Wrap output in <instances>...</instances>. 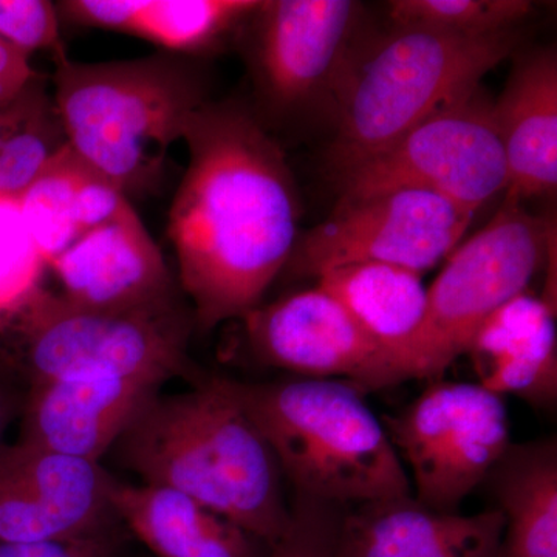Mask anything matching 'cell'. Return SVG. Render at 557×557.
<instances>
[{"mask_svg":"<svg viewBox=\"0 0 557 557\" xmlns=\"http://www.w3.org/2000/svg\"><path fill=\"white\" fill-rule=\"evenodd\" d=\"M182 141L189 163L170 239L194 322L211 332L258 309L298 242L299 196L284 150L251 110L205 102Z\"/></svg>","mask_w":557,"mask_h":557,"instance_id":"cell-1","label":"cell"},{"mask_svg":"<svg viewBox=\"0 0 557 557\" xmlns=\"http://www.w3.org/2000/svg\"><path fill=\"white\" fill-rule=\"evenodd\" d=\"M145 485L178 491L273 547L289 525L284 475L220 376L156 395L112 448Z\"/></svg>","mask_w":557,"mask_h":557,"instance_id":"cell-2","label":"cell"},{"mask_svg":"<svg viewBox=\"0 0 557 557\" xmlns=\"http://www.w3.org/2000/svg\"><path fill=\"white\" fill-rule=\"evenodd\" d=\"M53 98L69 148L129 196L152 193L168 150L208 102L200 69L180 54L83 64L54 54Z\"/></svg>","mask_w":557,"mask_h":557,"instance_id":"cell-3","label":"cell"},{"mask_svg":"<svg viewBox=\"0 0 557 557\" xmlns=\"http://www.w3.org/2000/svg\"><path fill=\"white\" fill-rule=\"evenodd\" d=\"M295 494L347 508L412 496L408 471L364 392L343 380L222 379Z\"/></svg>","mask_w":557,"mask_h":557,"instance_id":"cell-4","label":"cell"},{"mask_svg":"<svg viewBox=\"0 0 557 557\" xmlns=\"http://www.w3.org/2000/svg\"><path fill=\"white\" fill-rule=\"evenodd\" d=\"M522 30L498 35H449L394 27L357 42L333 100L338 132L329 150L333 171L364 160L460 95L515 54Z\"/></svg>","mask_w":557,"mask_h":557,"instance_id":"cell-5","label":"cell"},{"mask_svg":"<svg viewBox=\"0 0 557 557\" xmlns=\"http://www.w3.org/2000/svg\"><path fill=\"white\" fill-rule=\"evenodd\" d=\"M194 314L182 300L156 309L73 306L42 289L0 335L30 384L75 379H171L199 383L188 354Z\"/></svg>","mask_w":557,"mask_h":557,"instance_id":"cell-6","label":"cell"},{"mask_svg":"<svg viewBox=\"0 0 557 557\" xmlns=\"http://www.w3.org/2000/svg\"><path fill=\"white\" fill-rule=\"evenodd\" d=\"M552 220L505 197L491 222L458 245L428 288L423 322L410 343V380H437L467 355L491 314L527 292L555 249Z\"/></svg>","mask_w":557,"mask_h":557,"instance_id":"cell-7","label":"cell"},{"mask_svg":"<svg viewBox=\"0 0 557 557\" xmlns=\"http://www.w3.org/2000/svg\"><path fill=\"white\" fill-rule=\"evenodd\" d=\"M341 199L392 189L431 190L475 215L507 190L508 172L494 101L468 90L386 149L335 172Z\"/></svg>","mask_w":557,"mask_h":557,"instance_id":"cell-8","label":"cell"},{"mask_svg":"<svg viewBox=\"0 0 557 557\" xmlns=\"http://www.w3.org/2000/svg\"><path fill=\"white\" fill-rule=\"evenodd\" d=\"M381 421L410 469L413 498L435 511L458 512L511 443L504 399L474 383L434 381Z\"/></svg>","mask_w":557,"mask_h":557,"instance_id":"cell-9","label":"cell"},{"mask_svg":"<svg viewBox=\"0 0 557 557\" xmlns=\"http://www.w3.org/2000/svg\"><path fill=\"white\" fill-rule=\"evenodd\" d=\"M474 214L423 189L339 199L327 220L300 236L289 273L317 277L348 263L401 267L423 276L460 245Z\"/></svg>","mask_w":557,"mask_h":557,"instance_id":"cell-10","label":"cell"},{"mask_svg":"<svg viewBox=\"0 0 557 557\" xmlns=\"http://www.w3.org/2000/svg\"><path fill=\"white\" fill-rule=\"evenodd\" d=\"M362 5L351 0H260L245 22L260 100L276 115L325 104L358 42Z\"/></svg>","mask_w":557,"mask_h":557,"instance_id":"cell-11","label":"cell"},{"mask_svg":"<svg viewBox=\"0 0 557 557\" xmlns=\"http://www.w3.org/2000/svg\"><path fill=\"white\" fill-rule=\"evenodd\" d=\"M242 321L251 354L271 368L343 379L364 394L410 380L398 359L318 285L260 304Z\"/></svg>","mask_w":557,"mask_h":557,"instance_id":"cell-12","label":"cell"},{"mask_svg":"<svg viewBox=\"0 0 557 557\" xmlns=\"http://www.w3.org/2000/svg\"><path fill=\"white\" fill-rule=\"evenodd\" d=\"M115 478L97 461L16 442L0 448V544L94 533L120 522Z\"/></svg>","mask_w":557,"mask_h":557,"instance_id":"cell-13","label":"cell"},{"mask_svg":"<svg viewBox=\"0 0 557 557\" xmlns=\"http://www.w3.org/2000/svg\"><path fill=\"white\" fill-rule=\"evenodd\" d=\"M49 269L62 298L83 309L146 310L180 300L159 245L132 207L84 234Z\"/></svg>","mask_w":557,"mask_h":557,"instance_id":"cell-14","label":"cell"},{"mask_svg":"<svg viewBox=\"0 0 557 557\" xmlns=\"http://www.w3.org/2000/svg\"><path fill=\"white\" fill-rule=\"evenodd\" d=\"M161 387L157 381L129 379L30 384L17 442L101 463Z\"/></svg>","mask_w":557,"mask_h":557,"instance_id":"cell-15","label":"cell"},{"mask_svg":"<svg viewBox=\"0 0 557 557\" xmlns=\"http://www.w3.org/2000/svg\"><path fill=\"white\" fill-rule=\"evenodd\" d=\"M505 519L435 511L413 496L343 508L335 557H497Z\"/></svg>","mask_w":557,"mask_h":557,"instance_id":"cell-16","label":"cell"},{"mask_svg":"<svg viewBox=\"0 0 557 557\" xmlns=\"http://www.w3.org/2000/svg\"><path fill=\"white\" fill-rule=\"evenodd\" d=\"M480 386L541 410L557 401L556 309L522 295L486 319L467 351Z\"/></svg>","mask_w":557,"mask_h":557,"instance_id":"cell-17","label":"cell"},{"mask_svg":"<svg viewBox=\"0 0 557 557\" xmlns=\"http://www.w3.org/2000/svg\"><path fill=\"white\" fill-rule=\"evenodd\" d=\"M507 161V196L523 201L557 188V54L552 47L519 54L494 101Z\"/></svg>","mask_w":557,"mask_h":557,"instance_id":"cell-18","label":"cell"},{"mask_svg":"<svg viewBox=\"0 0 557 557\" xmlns=\"http://www.w3.org/2000/svg\"><path fill=\"white\" fill-rule=\"evenodd\" d=\"M260 0H65L62 20L79 27L124 33L164 53L194 57L240 32Z\"/></svg>","mask_w":557,"mask_h":557,"instance_id":"cell-19","label":"cell"},{"mask_svg":"<svg viewBox=\"0 0 557 557\" xmlns=\"http://www.w3.org/2000/svg\"><path fill=\"white\" fill-rule=\"evenodd\" d=\"M113 509L157 557H269L270 545L170 487L113 480Z\"/></svg>","mask_w":557,"mask_h":557,"instance_id":"cell-20","label":"cell"},{"mask_svg":"<svg viewBox=\"0 0 557 557\" xmlns=\"http://www.w3.org/2000/svg\"><path fill=\"white\" fill-rule=\"evenodd\" d=\"M482 486L505 519L497 557H557L555 437L509 443Z\"/></svg>","mask_w":557,"mask_h":557,"instance_id":"cell-21","label":"cell"},{"mask_svg":"<svg viewBox=\"0 0 557 557\" xmlns=\"http://www.w3.org/2000/svg\"><path fill=\"white\" fill-rule=\"evenodd\" d=\"M314 278L409 375L406 357L426 313L423 276L401 267L359 262L333 267Z\"/></svg>","mask_w":557,"mask_h":557,"instance_id":"cell-22","label":"cell"},{"mask_svg":"<svg viewBox=\"0 0 557 557\" xmlns=\"http://www.w3.org/2000/svg\"><path fill=\"white\" fill-rule=\"evenodd\" d=\"M65 146L53 94L38 73L0 101V199H17Z\"/></svg>","mask_w":557,"mask_h":557,"instance_id":"cell-23","label":"cell"},{"mask_svg":"<svg viewBox=\"0 0 557 557\" xmlns=\"http://www.w3.org/2000/svg\"><path fill=\"white\" fill-rule=\"evenodd\" d=\"M86 171L87 164L67 145L17 197L22 218L47 267L84 236L78 190Z\"/></svg>","mask_w":557,"mask_h":557,"instance_id":"cell-24","label":"cell"},{"mask_svg":"<svg viewBox=\"0 0 557 557\" xmlns=\"http://www.w3.org/2000/svg\"><path fill=\"white\" fill-rule=\"evenodd\" d=\"M533 13L525 0H394L388 17L394 27H420L449 35H498L516 30Z\"/></svg>","mask_w":557,"mask_h":557,"instance_id":"cell-25","label":"cell"},{"mask_svg":"<svg viewBox=\"0 0 557 557\" xmlns=\"http://www.w3.org/2000/svg\"><path fill=\"white\" fill-rule=\"evenodd\" d=\"M47 269L17 199H0V332L42 292Z\"/></svg>","mask_w":557,"mask_h":557,"instance_id":"cell-26","label":"cell"},{"mask_svg":"<svg viewBox=\"0 0 557 557\" xmlns=\"http://www.w3.org/2000/svg\"><path fill=\"white\" fill-rule=\"evenodd\" d=\"M289 525L270 548L269 557H335L343 508L295 494Z\"/></svg>","mask_w":557,"mask_h":557,"instance_id":"cell-27","label":"cell"},{"mask_svg":"<svg viewBox=\"0 0 557 557\" xmlns=\"http://www.w3.org/2000/svg\"><path fill=\"white\" fill-rule=\"evenodd\" d=\"M60 13L49 0H0V39L30 58L35 51L64 50Z\"/></svg>","mask_w":557,"mask_h":557,"instance_id":"cell-28","label":"cell"},{"mask_svg":"<svg viewBox=\"0 0 557 557\" xmlns=\"http://www.w3.org/2000/svg\"><path fill=\"white\" fill-rule=\"evenodd\" d=\"M120 525H123L121 520L113 525L81 536L27 544H0V557H116Z\"/></svg>","mask_w":557,"mask_h":557,"instance_id":"cell-29","label":"cell"},{"mask_svg":"<svg viewBox=\"0 0 557 557\" xmlns=\"http://www.w3.org/2000/svg\"><path fill=\"white\" fill-rule=\"evenodd\" d=\"M27 392L28 381L0 336V448L11 424L22 416Z\"/></svg>","mask_w":557,"mask_h":557,"instance_id":"cell-30","label":"cell"},{"mask_svg":"<svg viewBox=\"0 0 557 557\" xmlns=\"http://www.w3.org/2000/svg\"><path fill=\"white\" fill-rule=\"evenodd\" d=\"M38 73L30 65V58L0 39V101L13 97Z\"/></svg>","mask_w":557,"mask_h":557,"instance_id":"cell-31","label":"cell"}]
</instances>
